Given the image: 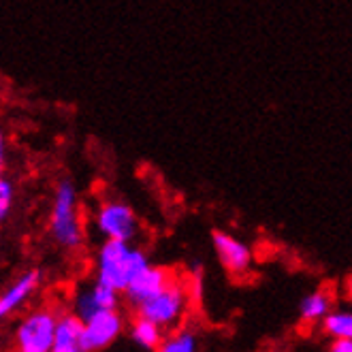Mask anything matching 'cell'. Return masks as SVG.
I'll use <instances>...</instances> for the list:
<instances>
[{"mask_svg": "<svg viewBox=\"0 0 352 352\" xmlns=\"http://www.w3.org/2000/svg\"><path fill=\"white\" fill-rule=\"evenodd\" d=\"M11 203H13V186H11V182L0 177V224H3L5 218L9 216Z\"/></svg>", "mask_w": 352, "mask_h": 352, "instance_id": "2e32d148", "label": "cell"}, {"mask_svg": "<svg viewBox=\"0 0 352 352\" xmlns=\"http://www.w3.org/2000/svg\"><path fill=\"white\" fill-rule=\"evenodd\" d=\"M214 250L218 254V261L222 263V267L229 272L231 276L239 278L243 274L250 272L252 267V250L245 241L224 233V231H216L214 237Z\"/></svg>", "mask_w": 352, "mask_h": 352, "instance_id": "9c48e42d", "label": "cell"}, {"mask_svg": "<svg viewBox=\"0 0 352 352\" xmlns=\"http://www.w3.org/2000/svg\"><path fill=\"white\" fill-rule=\"evenodd\" d=\"M188 307H190V286L188 282L175 278L160 293L137 305L133 312L137 316L156 322L164 331H171L182 324V320L188 314Z\"/></svg>", "mask_w": 352, "mask_h": 352, "instance_id": "7a4b0ae2", "label": "cell"}, {"mask_svg": "<svg viewBox=\"0 0 352 352\" xmlns=\"http://www.w3.org/2000/svg\"><path fill=\"white\" fill-rule=\"evenodd\" d=\"M79 338H81V318H77L73 312H60L56 322V336H54V352L79 350Z\"/></svg>", "mask_w": 352, "mask_h": 352, "instance_id": "7c38bea8", "label": "cell"}, {"mask_svg": "<svg viewBox=\"0 0 352 352\" xmlns=\"http://www.w3.org/2000/svg\"><path fill=\"white\" fill-rule=\"evenodd\" d=\"M126 331H129V338L133 340V344H137L143 350H150V352H154L158 348L164 333H167V331L160 329L156 322L143 318V316H137V314L131 322H126Z\"/></svg>", "mask_w": 352, "mask_h": 352, "instance_id": "4fadbf2b", "label": "cell"}, {"mask_svg": "<svg viewBox=\"0 0 352 352\" xmlns=\"http://www.w3.org/2000/svg\"><path fill=\"white\" fill-rule=\"evenodd\" d=\"M150 265L148 254L141 248L133 245V241H116L105 239L96 252V272L94 280L105 284L122 295L129 282Z\"/></svg>", "mask_w": 352, "mask_h": 352, "instance_id": "6da1fadb", "label": "cell"}, {"mask_svg": "<svg viewBox=\"0 0 352 352\" xmlns=\"http://www.w3.org/2000/svg\"><path fill=\"white\" fill-rule=\"evenodd\" d=\"M318 324L322 333L331 340L352 338V314L348 307H331Z\"/></svg>", "mask_w": 352, "mask_h": 352, "instance_id": "9a60e30c", "label": "cell"}, {"mask_svg": "<svg viewBox=\"0 0 352 352\" xmlns=\"http://www.w3.org/2000/svg\"><path fill=\"white\" fill-rule=\"evenodd\" d=\"M154 352H199V336L190 327H175L167 331Z\"/></svg>", "mask_w": 352, "mask_h": 352, "instance_id": "5bb4252c", "label": "cell"}, {"mask_svg": "<svg viewBox=\"0 0 352 352\" xmlns=\"http://www.w3.org/2000/svg\"><path fill=\"white\" fill-rule=\"evenodd\" d=\"M60 312L52 305H38L17 322L13 352H54V336Z\"/></svg>", "mask_w": 352, "mask_h": 352, "instance_id": "277c9868", "label": "cell"}, {"mask_svg": "<svg viewBox=\"0 0 352 352\" xmlns=\"http://www.w3.org/2000/svg\"><path fill=\"white\" fill-rule=\"evenodd\" d=\"M126 316L118 309H107L98 312L86 320H81V338H79V350L81 352H102L111 344H116L124 331H126Z\"/></svg>", "mask_w": 352, "mask_h": 352, "instance_id": "5b68a950", "label": "cell"}, {"mask_svg": "<svg viewBox=\"0 0 352 352\" xmlns=\"http://www.w3.org/2000/svg\"><path fill=\"white\" fill-rule=\"evenodd\" d=\"M177 278V274L169 267H160V265H148L143 267L141 272L129 282V286L122 291V301H126L129 307H137L143 301H148L156 293H160L164 286L171 284Z\"/></svg>", "mask_w": 352, "mask_h": 352, "instance_id": "52a82bcc", "label": "cell"}, {"mask_svg": "<svg viewBox=\"0 0 352 352\" xmlns=\"http://www.w3.org/2000/svg\"><path fill=\"white\" fill-rule=\"evenodd\" d=\"M122 305V295L113 288L100 284V282H90L81 286L73 297V314L81 320H86L98 312H107V309H118Z\"/></svg>", "mask_w": 352, "mask_h": 352, "instance_id": "ba28073f", "label": "cell"}, {"mask_svg": "<svg viewBox=\"0 0 352 352\" xmlns=\"http://www.w3.org/2000/svg\"><path fill=\"white\" fill-rule=\"evenodd\" d=\"M327 352H352V338H344V340H331Z\"/></svg>", "mask_w": 352, "mask_h": 352, "instance_id": "e0dca14e", "label": "cell"}, {"mask_svg": "<svg viewBox=\"0 0 352 352\" xmlns=\"http://www.w3.org/2000/svg\"><path fill=\"white\" fill-rule=\"evenodd\" d=\"M3 160H5V137L0 131V177H3Z\"/></svg>", "mask_w": 352, "mask_h": 352, "instance_id": "ac0fdd59", "label": "cell"}, {"mask_svg": "<svg viewBox=\"0 0 352 352\" xmlns=\"http://www.w3.org/2000/svg\"><path fill=\"white\" fill-rule=\"evenodd\" d=\"M94 224L105 239L133 241L139 233V220L131 205L122 201H107L98 207Z\"/></svg>", "mask_w": 352, "mask_h": 352, "instance_id": "8992f818", "label": "cell"}, {"mask_svg": "<svg viewBox=\"0 0 352 352\" xmlns=\"http://www.w3.org/2000/svg\"><path fill=\"white\" fill-rule=\"evenodd\" d=\"M75 352H79V350H75Z\"/></svg>", "mask_w": 352, "mask_h": 352, "instance_id": "d6986e66", "label": "cell"}, {"mask_svg": "<svg viewBox=\"0 0 352 352\" xmlns=\"http://www.w3.org/2000/svg\"><path fill=\"white\" fill-rule=\"evenodd\" d=\"M41 286V272L38 269H28L22 276H17L3 293H0V320H5L19 312L38 291Z\"/></svg>", "mask_w": 352, "mask_h": 352, "instance_id": "30bf717a", "label": "cell"}, {"mask_svg": "<svg viewBox=\"0 0 352 352\" xmlns=\"http://www.w3.org/2000/svg\"><path fill=\"white\" fill-rule=\"evenodd\" d=\"M50 229L54 241L65 250H77L84 243V226H81L77 210V190L71 179L58 184L50 214Z\"/></svg>", "mask_w": 352, "mask_h": 352, "instance_id": "3957f363", "label": "cell"}, {"mask_svg": "<svg viewBox=\"0 0 352 352\" xmlns=\"http://www.w3.org/2000/svg\"><path fill=\"white\" fill-rule=\"evenodd\" d=\"M333 307V295L327 288H316V291L307 293L299 303V320L307 327L318 324L329 309Z\"/></svg>", "mask_w": 352, "mask_h": 352, "instance_id": "8fae6325", "label": "cell"}]
</instances>
